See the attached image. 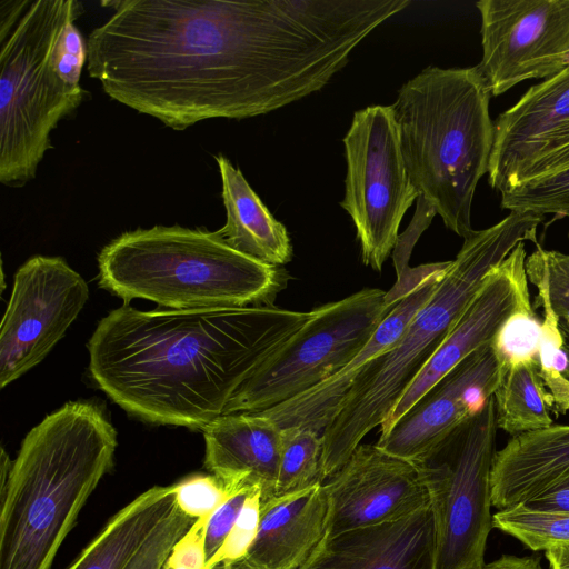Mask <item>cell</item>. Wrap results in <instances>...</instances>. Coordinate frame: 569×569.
<instances>
[{
    "label": "cell",
    "instance_id": "5bb4252c",
    "mask_svg": "<svg viewBox=\"0 0 569 569\" xmlns=\"http://www.w3.org/2000/svg\"><path fill=\"white\" fill-rule=\"evenodd\" d=\"M500 376L491 346L477 350L380 431L376 446L413 463L426 459L485 407Z\"/></svg>",
    "mask_w": 569,
    "mask_h": 569
},
{
    "label": "cell",
    "instance_id": "4dcf8cb0",
    "mask_svg": "<svg viewBox=\"0 0 569 569\" xmlns=\"http://www.w3.org/2000/svg\"><path fill=\"white\" fill-rule=\"evenodd\" d=\"M196 519L183 513L177 505L152 530L123 569H163L176 542Z\"/></svg>",
    "mask_w": 569,
    "mask_h": 569
},
{
    "label": "cell",
    "instance_id": "4fadbf2b",
    "mask_svg": "<svg viewBox=\"0 0 569 569\" xmlns=\"http://www.w3.org/2000/svg\"><path fill=\"white\" fill-rule=\"evenodd\" d=\"M326 535L400 519L429 506L417 466L376 445L360 443L328 477Z\"/></svg>",
    "mask_w": 569,
    "mask_h": 569
},
{
    "label": "cell",
    "instance_id": "8992f818",
    "mask_svg": "<svg viewBox=\"0 0 569 569\" xmlns=\"http://www.w3.org/2000/svg\"><path fill=\"white\" fill-rule=\"evenodd\" d=\"M100 287L129 303L177 310L273 305L284 269L246 256L217 231L154 226L121 233L98 257Z\"/></svg>",
    "mask_w": 569,
    "mask_h": 569
},
{
    "label": "cell",
    "instance_id": "277c9868",
    "mask_svg": "<svg viewBox=\"0 0 569 569\" xmlns=\"http://www.w3.org/2000/svg\"><path fill=\"white\" fill-rule=\"evenodd\" d=\"M543 217L511 211L496 224L473 230L421 306L397 345L360 376L338 415L322 432L326 478L339 470L361 440L381 427L409 385L419 375L446 336L482 287L489 272L518 243H537Z\"/></svg>",
    "mask_w": 569,
    "mask_h": 569
},
{
    "label": "cell",
    "instance_id": "1f68e13d",
    "mask_svg": "<svg viewBox=\"0 0 569 569\" xmlns=\"http://www.w3.org/2000/svg\"><path fill=\"white\" fill-rule=\"evenodd\" d=\"M173 488L177 507L196 520L209 517L236 491L213 475H192L174 483Z\"/></svg>",
    "mask_w": 569,
    "mask_h": 569
},
{
    "label": "cell",
    "instance_id": "5b68a950",
    "mask_svg": "<svg viewBox=\"0 0 569 569\" xmlns=\"http://www.w3.org/2000/svg\"><path fill=\"white\" fill-rule=\"evenodd\" d=\"M491 96L478 66L428 67L399 89L391 104L412 184L463 239L473 231L472 200L490 164Z\"/></svg>",
    "mask_w": 569,
    "mask_h": 569
},
{
    "label": "cell",
    "instance_id": "7402d4cb",
    "mask_svg": "<svg viewBox=\"0 0 569 569\" xmlns=\"http://www.w3.org/2000/svg\"><path fill=\"white\" fill-rule=\"evenodd\" d=\"M222 184L226 224L217 230L232 249L271 266L291 260L286 227L268 210L242 172L222 154L216 157Z\"/></svg>",
    "mask_w": 569,
    "mask_h": 569
},
{
    "label": "cell",
    "instance_id": "4316f807",
    "mask_svg": "<svg viewBox=\"0 0 569 569\" xmlns=\"http://www.w3.org/2000/svg\"><path fill=\"white\" fill-rule=\"evenodd\" d=\"M492 528L533 551L569 546V512L541 510L521 502L493 513Z\"/></svg>",
    "mask_w": 569,
    "mask_h": 569
},
{
    "label": "cell",
    "instance_id": "484cf974",
    "mask_svg": "<svg viewBox=\"0 0 569 569\" xmlns=\"http://www.w3.org/2000/svg\"><path fill=\"white\" fill-rule=\"evenodd\" d=\"M322 435L309 428L281 429V447L274 496L321 485L326 479L322 465Z\"/></svg>",
    "mask_w": 569,
    "mask_h": 569
},
{
    "label": "cell",
    "instance_id": "b9f144b4",
    "mask_svg": "<svg viewBox=\"0 0 569 569\" xmlns=\"http://www.w3.org/2000/svg\"><path fill=\"white\" fill-rule=\"evenodd\" d=\"M569 67V52L566 54L565 59H563V68H567Z\"/></svg>",
    "mask_w": 569,
    "mask_h": 569
},
{
    "label": "cell",
    "instance_id": "ffe728a7",
    "mask_svg": "<svg viewBox=\"0 0 569 569\" xmlns=\"http://www.w3.org/2000/svg\"><path fill=\"white\" fill-rule=\"evenodd\" d=\"M323 483L261 501L257 537L243 559L253 569H299L326 535Z\"/></svg>",
    "mask_w": 569,
    "mask_h": 569
},
{
    "label": "cell",
    "instance_id": "2e32d148",
    "mask_svg": "<svg viewBox=\"0 0 569 569\" xmlns=\"http://www.w3.org/2000/svg\"><path fill=\"white\" fill-rule=\"evenodd\" d=\"M526 258L525 242H520L489 272L476 297L381 425L380 431L390 428L426 391L466 358L491 343L516 306L515 274L518 264Z\"/></svg>",
    "mask_w": 569,
    "mask_h": 569
},
{
    "label": "cell",
    "instance_id": "ba28073f",
    "mask_svg": "<svg viewBox=\"0 0 569 569\" xmlns=\"http://www.w3.org/2000/svg\"><path fill=\"white\" fill-rule=\"evenodd\" d=\"M397 302L388 291L367 288L315 308L243 381L223 413L260 412L326 381L366 346Z\"/></svg>",
    "mask_w": 569,
    "mask_h": 569
},
{
    "label": "cell",
    "instance_id": "8d00e7d4",
    "mask_svg": "<svg viewBox=\"0 0 569 569\" xmlns=\"http://www.w3.org/2000/svg\"><path fill=\"white\" fill-rule=\"evenodd\" d=\"M523 503L541 510L569 512V478Z\"/></svg>",
    "mask_w": 569,
    "mask_h": 569
},
{
    "label": "cell",
    "instance_id": "9a60e30c",
    "mask_svg": "<svg viewBox=\"0 0 569 569\" xmlns=\"http://www.w3.org/2000/svg\"><path fill=\"white\" fill-rule=\"evenodd\" d=\"M450 262L431 263L421 280L389 311L366 346L337 373L303 393L260 412L280 429L301 427L322 435L360 376L397 345L413 316L436 290Z\"/></svg>",
    "mask_w": 569,
    "mask_h": 569
},
{
    "label": "cell",
    "instance_id": "ac0fdd59",
    "mask_svg": "<svg viewBox=\"0 0 569 569\" xmlns=\"http://www.w3.org/2000/svg\"><path fill=\"white\" fill-rule=\"evenodd\" d=\"M204 466L226 487L259 488L261 501L274 496L281 429L261 412L223 413L202 430Z\"/></svg>",
    "mask_w": 569,
    "mask_h": 569
},
{
    "label": "cell",
    "instance_id": "cb8c5ba5",
    "mask_svg": "<svg viewBox=\"0 0 569 569\" xmlns=\"http://www.w3.org/2000/svg\"><path fill=\"white\" fill-rule=\"evenodd\" d=\"M493 398L497 428L512 437L553 425L551 402L538 361L517 363L503 370Z\"/></svg>",
    "mask_w": 569,
    "mask_h": 569
},
{
    "label": "cell",
    "instance_id": "74e56055",
    "mask_svg": "<svg viewBox=\"0 0 569 569\" xmlns=\"http://www.w3.org/2000/svg\"><path fill=\"white\" fill-rule=\"evenodd\" d=\"M481 569H542V567L539 557L503 555L489 563H485Z\"/></svg>",
    "mask_w": 569,
    "mask_h": 569
},
{
    "label": "cell",
    "instance_id": "603a6c76",
    "mask_svg": "<svg viewBox=\"0 0 569 569\" xmlns=\"http://www.w3.org/2000/svg\"><path fill=\"white\" fill-rule=\"evenodd\" d=\"M176 506L172 486H156L120 509L66 569H123Z\"/></svg>",
    "mask_w": 569,
    "mask_h": 569
},
{
    "label": "cell",
    "instance_id": "83f0119b",
    "mask_svg": "<svg viewBox=\"0 0 569 569\" xmlns=\"http://www.w3.org/2000/svg\"><path fill=\"white\" fill-rule=\"evenodd\" d=\"M535 286L538 289L535 306L542 307L538 349L539 371L549 393L551 412L555 417H559L569 411L568 356L563 346L559 318L551 309L542 286Z\"/></svg>",
    "mask_w": 569,
    "mask_h": 569
},
{
    "label": "cell",
    "instance_id": "60d3db41",
    "mask_svg": "<svg viewBox=\"0 0 569 569\" xmlns=\"http://www.w3.org/2000/svg\"><path fill=\"white\" fill-rule=\"evenodd\" d=\"M211 569H253L243 559L233 563H220Z\"/></svg>",
    "mask_w": 569,
    "mask_h": 569
},
{
    "label": "cell",
    "instance_id": "e0dca14e",
    "mask_svg": "<svg viewBox=\"0 0 569 569\" xmlns=\"http://www.w3.org/2000/svg\"><path fill=\"white\" fill-rule=\"evenodd\" d=\"M299 569H436L430 505L397 520L325 535Z\"/></svg>",
    "mask_w": 569,
    "mask_h": 569
},
{
    "label": "cell",
    "instance_id": "8fae6325",
    "mask_svg": "<svg viewBox=\"0 0 569 569\" xmlns=\"http://www.w3.org/2000/svg\"><path fill=\"white\" fill-rule=\"evenodd\" d=\"M89 298L84 279L60 257L34 256L16 272L0 329V387L42 361Z\"/></svg>",
    "mask_w": 569,
    "mask_h": 569
},
{
    "label": "cell",
    "instance_id": "d4e9b609",
    "mask_svg": "<svg viewBox=\"0 0 569 569\" xmlns=\"http://www.w3.org/2000/svg\"><path fill=\"white\" fill-rule=\"evenodd\" d=\"M525 264L526 260L521 261L515 274L516 306L490 343L498 359L500 373L517 363L538 361L541 321L530 302Z\"/></svg>",
    "mask_w": 569,
    "mask_h": 569
},
{
    "label": "cell",
    "instance_id": "30bf717a",
    "mask_svg": "<svg viewBox=\"0 0 569 569\" xmlns=\"http://www.w3.org/2000/svg\"><path fill=\"white\" fill-rule=\"evenodd\" d=\"M347 173L342 209L351 217L366 266L380 271L419 192L407 172L391 106L355 112L343 138Z\"/></svg>",
    "mask_w": 569,
    "mask_h": 569
},
{
    "label": "cell",
    "instance_id": "3957f363",
    "mask_svg": "<svg viewBox=\"0 0 569 569\" xmlns=\"http://www.w3.org/2000/svg\"><path fill=\"white\" fill-rule=\"evenodd\" d=\"M117 432L103 411L67 402L24 437L0 489V569H50L113 466Z\"/></svg>",
    "mask_w": 569,
    "mask_h": 569
},
{
    "label": "cell",
    "instance_id": "d6a6232c",
    "mask_svg": "<svg viewBox=\"0 0 569 569\" xmlns=\"http://www.w3.org/2000/svg\"><path fill=\"white\" fill-rule=\"evenodd\" d=\"M261 490L253 489L219 550L208 560L206 569L220 563H233L246 558L259 529Z\"/></svg>",
    "mask_w": 569,
    "mask_h": 569
},
{
    "label": "cell",
    "instance_id": "44dd1931",
    "mask_svg": "<svg viewBox=\"0 0 569 569\" xmlns=\"http://www.w3.org/2000/svg\"><path fill=\"white\" fill-rule=\"evenodd\" d=\"M569 478V425L513 436L496 452L491 471L492 506L510 508Z\"/></svg>",
    "mask_w": 569,
    "mask_h": 569
},
{
    "label": "cell",
    "instance_id": "7a4b0ae2",
    "mask_svg": "<svg viewBox=\"0 0 569 569\" xmlns=\"http://www.w3.org/2000/svg\"><path fill=\"white\" fill-rule=\"evenodd\" d=\"M308 317L273 305L140 311L124 303L88 342L90 375L130 415L202 430Z\"/></svg>",
    "mask_w": 569,
    "mask_h": 569
},
{
    "label": "cell",
    "instance_id": "6da1fadb",
    "mask_svg": "<svg viewBox=\"0 0 569 569\" xmlns=\"http://www.w3.org/2000/svg\"><path fill=\"white\" fill-rule=\"evenodd\" d=\"M87 41L113 100L184 130L322 89L406 0H121Z\"/></svg>",
    "mask_w": 569,
    "mask_h": 569
},
{
    "label": "cell",
    "instance_id": "52a82bcc",
    "mask_svg": "<svg viewBox=\"0 0 569 569\" xmlns=\"http://www.w3.org/2000/svg\"><path fill=\"white\" fill-rule=\"evenodd\" d=\"M83 12L77 0H0V181L19 188L34 178L50 133L83 101L53 63L63 26Z\"/></svg>",
    "mask_w": 569,
    "mask_h": 569
},
{
    "label": "cell",
    "instance_id": "ab89813d",
    "mask_svg": "<svg viewBox=\"0 0 569 569\" xmlns=\"http://www.w3.org/2000/svg\"><path fill=\"white\" fill-rule=\"evenodd\" d=\"M559 327L563 337V346L568 356L567 377L569 379V320L559 319Z\"/></svg>",
    "mask_w": 569,
    "mask_h": 569
},
{
    "label": "cell",
    "instance_id": "836d02e7",
    "mask_svg": "<svg viewBox=\"0 0 569 569\" xmlns=\"http://www.w3.org/2000/svg\"><path fill=\"white\" fill-rule=\"evenodd\" d=\"M568 166L569 120L535 147L517 170L507 188L526 179L535 178Z\"/></svg>",
    "mask_w": 569,
    "mask_h": 569
},
{
    "label": "cell",
    "instance_id": "d6986e66",
    "mask_svg": "<svg viewBox=\"0 0 569 569\" xmlns=\"http://www.w3.org/2000/svg\"><path fill=\"white\" fill-rule=\"evenodd\" d=\"M569 120V67L528 89L495 124L488 183L499 192L535 147Z\"/></svg>",
    "mask_w": 569,
    "mask_h": 569
},
{
    "label": "cell",
    "instance_id": "7c38bea8",
    "mask_svg": "<svg viewBox=\"0 0 569 569\" xmlns=\"http://www.w3.org/2000/svg\"><path fill=\"white\" fill-rule=\"evenodd\" d=\"M482 59L492 96L563 68L569 52V0H480Z\"/></svg>",
    "mask_w": 569,
    "mask_h": 569
},
{
    "label": "cell",
    "instance_id": "f546056e",
    "mask_svg": "<svg viewBox=\"0 0 569 569\" xmlns=\"http://www.w3.org/2000/svg\"><path fill=\"white\" fill-rule=\"evenodd\" d=\"M525 266L528 281L542 286L557 317L569 320V253L546 250L537 243Z\"/></svg>",
    "mask_w": 569,
    "mask_h": 569
},
{
    "label": "cell",
    "instance_id": "e575fe53",
    "mask_svg": "<svg viewBox=\"0 0 569 569\" xmlns=\"http://www.w3.org/2000/svg\"><path fill=\"white\" fill-rule=\"evenodd\" d=\"M257 488H242L232 492L208 518L206 523V552L208 560L219 550L231 531L248 495ZM259 489V488H258Z\"/></svg>",
    "mask_w": 569,
    "mask_h": 569
},
{
    "label": "cell",
    "instance_id": "d590c367",
    "mask_svg": "<svg viewBox=\"0 0 569 569\" xmlns=\"http://www.w3.org/2000/svg\"><path fill=\"white\" fill-rule=\"evenodd\" d=\"M209 517L197 519L176 542L163 569H206V523Z\"/></svg>",
    "mask_w": 569,
    "mask_h": 569
},
{
    "label": "cell",
    "instance_id": "f35d334b",
    "mask_svg": "<svg viewBox=\"0 0 569 569\" xmlns=\"http://www.w3.org/2000/svg\"><path fill=\"white\" fill-rule=\"evenodd\" d=\"M550 569H569V546H560L545 551Z\"/></svg>",
    "mask_w": 569,
    "mask_h": 569
},
{
    "label": "cell",
    "instance_id": "9c48e42d",
    "mask_svg": "<svg viewBox=\"0 0 569 569\" xmlns=\"http://www.w3.org/2000/svg\"><path fill=\"white\" fill-rule=\"evenodd\" d=\"M493 396L426 459L416 462L429 496L436 569H481L492 528Z\"/></svg>",
    "mask_w": 569,
    "mask_h": 569
},
{
    "label": "cell",
    "instance_id": "f1b7e54d",
    "mask_svg": "<svg viewBox=\"0 0 569 569\" xmlns=\"http://www.w3.org/2000/svg\"><path fill=\"white\" fill-rule=\"evenodd\" d=\"M501 208L510 212L552 213L569 219V166L510 186Z\"/></svg>",
    "mask_w": 569,
    "mask_h": 569
},
{
    "label": "cell",
    "instance_id": "7bdbcfd3",
    "mask_svg": "<svg viewBox=\"0 0 569 569\" xmlns=\"http://www.w3.org/2000/svg\"><path fill=\"white\" fill-rule=\"evenodd\" d=\"M568 238H569V232H568Z\"/></svg>",
    "mask_w": 569,
    "mask_h": 569
}]
</instances>
